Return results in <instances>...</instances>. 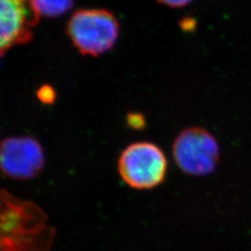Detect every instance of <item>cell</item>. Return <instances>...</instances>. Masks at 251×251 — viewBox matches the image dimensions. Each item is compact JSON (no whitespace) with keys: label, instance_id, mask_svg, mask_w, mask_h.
Returning a JSON list of instances; mask_svg holds the SVG:
<instances>
[{"label":"cell","instance_id":"cell-1","mask_svg":"<svg viewBox=\"0 0 251 251\" xmlns=\"http://www.w3.org/2000/svg\"><path fill=\"white\" fill-rule=\"evenodd\" d=\"M54 237L40 206L0 189V251H50Z\"/></svg>","mask_w":251,"mask_h":251},{"label":"cell","instance_id":"cell-2","mask_svg":"<svg viewBox=\"0 0 251 251\" xmlns=\"http://www.w3.org/2000/svg\"><path fill=\"white\" fill-rule=\"evenodd\" d=\"M168 158L161 148L151 142H137L121 152L117 170L126 184L137 190L160 185L167 176Z\"/></svg>","mask_w":251,"mask_h":251},{"label":"cell","instance_id":"cell-3","mask_svg":"<svg viewBox=\"0 0 251 251\" xmlns=\"http://www.w3.org/2000/svg\"><path fill=\"white\" fill-rule=\"evenodd\" d=\"M172 154L180 171L191 176H206L215 171L221 157L215 136L202 126H189L176 136Z\"/></svg>","mask_w":251,"mask_h":251},{"label":"cell","instance_id":"cell-4","mask_svg":"<svg viewBox=\"0 0 251 251\" xmlns=\"http://www.w3.org/2000/svg\"><path fill=\"white\" fill-rule=\"evenodd\" d=\"M68 35L81 53L98 56L114 48L119 36V25L105 9H82L68 23Z\"/></svg>","mask_w":251,"mask_h":251},{"label":"cell","instance_id":"cell-5","mask_svg":"<svg viewBox=\"0 0 251 251\" xmlns=\"http://www.w3.org/2000/svg\"><path fill=\"white\" fill-rule=\"evenodd\" d=\"M45 163L41 145L30 137H12L0 144V171L8 178L33 179Z\"/></svg>","mask_w":251,"mask_h":251},{"label":"cell","instance_id":"cell-6","mask_svg":"<svg viewBox=\"0 0 251 251\" xmlns=\"http://www.w3.org/2000/svg\"><path fill=\"white\" fill-rule=\"evenodd\" d=\"M38 17L31 0H0V53L28 41Z\"/></svg>","mask_w":251,"mask_h":251},{"label":"cell","instance_id":"cell-7","mask_svg":"<svg viewBox=\"0 0 251 251\" xmlns=\"http://www.w3.org/2000/svg\"><path fill=\"white\" fill-rule=\"evenodd\" d=\"M74 0H31L37 14L45 17H58L72 8Z\"/></svg>","mask_w":251,"mask_h":251},{"label":"cell","instance_id":"cell-8","mask_svg":"<svg viewBox=\"0 0 251 251\" xmlns=\"http://www.w3.org/2000/svg\"><path fill=\"white\" fill-rule=\"evenodd\" d=\"M158 4L171 9H182L190 5L194 0H156Z\"/></svg>","mask_w":251,"mask_h":251},{"label":"cell","instance_id":"cell-9","mask_svg":"<svg viewBox=\"0 0 251 251\" xmlns=\"http://www.w3.org/2000/svg\"><path fill=\"white\" fill-rule=\"evenodd\" d=\"M127 123L130 126H132L133 128L139 129V128H143L145 126V118L143 115H139V114H133V115H129L127 118Z\"/></svg>","mask_w":251,"mask_h":251}]
</instances>
